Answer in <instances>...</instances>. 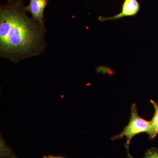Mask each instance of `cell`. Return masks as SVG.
<instances>
[{
  "label": "cell",
  "instance_id": "obj_5",
  "mask_svg": "<svg viewBox=\"0 0 158 158\" xmlns=\"http://www.w3.org/2000/svg\"><path fill=\"white\" fill-rule=\"evenodd\" d=\"M150 101L155 109L154 114L151 120L152 127V135L151 139L152 140L158 135V103L153 100H150Z\"/></svg>",
  "mask_w": 158,
  "mask_h": 158
},
{
  "label": "cell",
  "instance_id": "obj_2",
  "mask_svg": "<svg viewBox=\"0 0 158 158\" xmlns=\"http://www.w3.org/2000/svg\"><path fill=\"white\" fill-rule=\"evenodd\" d=\"M152 132L151 120L148 121L139 116L137 111V106L135 104L133 103L131 108V118L128 124L120 134L113 136L111 139L115 141L126 137L127 141L125 146L127 150L128 156L131 158L132 156L129 153V146L132 138L138 134L145 132L148 134L149 139L151 140Z\"/></svg>",
  "mask_w": 158,
  "mask_h": 158
},
{
  "label": "cell",
  "instance_id": "obj_6",
  "mask_svg": "<svg viewBox=\"0 0 158 158\" xmlns=\"http://www.w3.org/2000/svg\"><path fill=\"white\" fill-rule=\"evenodd\" d=\"M131 158H135L132 156ZM142 158H158V148L152 147L148 149Z\"/></svg>",
  "mask_w": 158,
  "mask_h": 158
},
{
  "label": "cell",
  "instance_id": "obj_3",
  "mask_svg": "<svg viewBox=\"0 0 158 158\" xmlns=\"http://www.w3.org/2000/svg\"><path fill=\"white\" fill-rule=\"evenodd\" d=\"M141 5L138 0H124L121 7V11L118 14L110 17L100 16L98 20L104 22L110 20L120 19L128 16H134L137 15L140 11Z\"/></svg>",
  "mask_w": 158,
  "mask_h": 158
},
{
  "label": "cell",
  "instance_id": "obj_1",
  "mask_svg": "<svg viewBox=\"0 0 158 158\" xmlns=\"http://www.w3.org/2000/svg\"><path fill=\"white\" fill-rule=\"evenodd\" d=\"M22 0H8L0 9L1 57L18 62L44 50V23L30 18Z\"/></svg>",
  "mask_w": 158,
  "mask_h": 158
},
{
  "label": "cell",
  "instance_id": "obj_7",
  "mask_svg": "<svg viewBox=\"0 0 158 158\" xmlns=\"http://www.w3.org/2000/svg\"><path fill=\"white\" fill-rule=\"evenodd\" d=\"M43 158H68L66 157L63 156H53L52 155H50L48 156H44L43 157Z\"/></svg>",
  "mask_w": 158,
  "mask_h": 158
},
{
  "label": "cell",
  "instance_id": "obj_4",
  "mask_svg": "<svg viewBox=\"0 0 158 158\" xmlns=\"http://www.w3.org/2000/svg\"><path fill=\"white\" fill-rule=\"evenodd\" d=\"M48 4V0H30L29 6H25L26 11H29L32 14V18L34 20L44 22V11Z\"/></svg>",
  "mask_w": 158,
  "mask_h": 158
}]
</instances>
